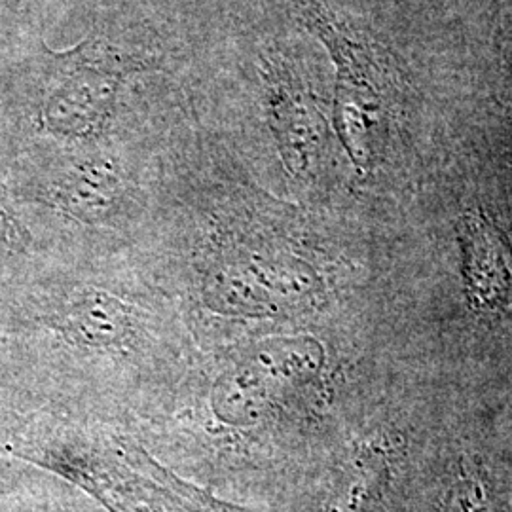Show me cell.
<instances>
[{"label": "cell", "instance_id": "cell-7", "mask_svg": "<svg viewBox=\"0 0 512 512\" xmlns=\"http://www.w3.org/2000/svg\"><path fill=\"white\" fill-rule=\"evenodd\" d=\"M461 279L469 308L499 315L512 298V241L484 211H467L456 228Z\"/></svg>", "mask_w": 512, "mask_h": 512}, {"label": "cell", "instance_id": "cell-3", "mask_svg": "<svg viewBox=\"0 0 512 512\" xmlns=\"http://www.w3.org/2000/svg\"><path fill=\"white\" fill-rule=\"evenodd\" d=\"M48 57L40 105L42 126L82 143H95L105 135L131 74L160 67L156 57L118 46L99 33Z\"/></svg>", "mask_w": 512, "mask_h": 512}, {"label": "cell", "instance_id": "cell-6", "mask_svg": "<svg viewBox=\"0 0 512 512\" xmlns=\"http://www.w3.org/2000/svg\"><path fill=\"white\" fill-rule=\"evenodd\" d=\"M260 82L266 122L285 169L294 179L311 177L329 147L332 122L323 97L302 63L283 50L262 55Z\"/></svg>", "mask_w": 512, "mask_h": 512}, {"label": "cell", "instance_id": "cell-1", "mask_svg": "<svg viewBox=\"0 0 512 512\" xmlns=\"http://www.w3.org/2000/svg\"><path fill=\"white\" fill-rule=\"evenodd\" d=\"M16 456L65 478L107 512H251L107 431L61 429L23 442Z\"/></svg>", "mask_w": 512, "mask_h": 512}, {"label": "cell", "instance_id": "cell-2", "mask_svg": "<svg viewBox=\"0 0 512 512\" xmlns=\"http://www.w3.org/2000/svg\"><path fill=\"white\" fill-rule=\"evenodd\" d=\"M302 25L329 52L336 71L330 122L359 173H370L384 154L399 84L380 44L327 0H293Z\"/></svg>", "mask_w": 512, "mask_h": 512}, {"label": "cell", "instance_id": "cell-4", "mask_svg": "<svg viewBox=\"0 0 512 512\" xmlns=\"http://www.w3.org/2000/svg\"><path fill=\"white\" fill-rule=\"evenodd\" d=\"M325 349L311 336H275L241 351L211 385L213 416L255 427L306 397L323 376Z\"/></svg>", "mask_w": 512, "mask_h": 512}, {"label": "cell", "instance_id": "cell-9", "mask_svg": "<svg viewBox=\"0 0 512 512\" xmlns=\"http://www.w3.org/2000/svg\"><path fill=\"white\" fill-rule=\"evenodd\" d=\"M55 329L82 348H124L137 334L139 317L122 296L80 285L69 289L54 315Z\"/></svg>", "mask_w": 512, "mask_h": 512}, {"label": "cell", "instance_id": "cell-8", "mask_svg": "<svg viewBox=\"0 0 512 512\" xmlns=\"http://www.w3.org/2000/svg\"><path fill=\"white\" fill-rule=\"evenodd\" d=\"M50 202L78 222L109 224L128 207V173L110 150H82L57 175Z\"/></svg>", "mask_w": 512, "mask_h": 512}, {"label": "cell", "instance_id": "cell-10", "mask_svg": "<svg viewBox=\"0 0 512 512\" xmlns=\"http://www.w3.org/2000/svg\"><path fill=\"white\" fill-rule=\"evenodd\" d=\"M446 512H499L480 478L465 476L448 495Z\"/></svg>", "mask_w": 512, "mask_h": 512}, {"label": "cell", "instance_id": "cell-11", "mask_svg": "<svg viewBox=\"0 0 512 512\" xmlns=\"http://www.w3.org/2000/svg\"><path fill=\"white\" fill-rule=\"evenodd\" d=\"M29 232L19 220L4 186L0 184V258L19 255L29 247Z\"/></svg>", "mask_w": 512, "mask_h": 512}, {"label": "cell", "instance_id": "cell-12", "mask_svg": "<svg viewBox=\"0 0 512 512\" xmlns=\"http://www.w3.org/2000/svg\"><path fill=\"white\" fill-rule=\"evenodd\" d=\"M4 512V511H0ZM6 512H12V511H6ZM54 512H93L88 509V507H80V509H76V507H69V509H61V511H54Z\"/></svg>", "mask_w": 512, "mask_h": 512}, {"label": "cell", "instance_id": "cell-5", "mask_svg": "<svg viewBox=\"0 0 512 512\" xmlns=\"http://www.w3.org/2000/svg\"><path fill=\"white\" fill-rule=\"evenodd\" d=\"M317 277L296 256L234 247L205 270L203 302L226 317H279L308 306Z\"/></svg>", "mask_w": 512, "mask_h": 512}]
</instances>
